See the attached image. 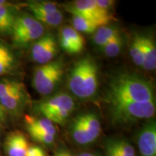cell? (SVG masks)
Returning <instances> with one entry per match:
<instances>
[{
    "instance_id": "6da1fadb",
    "label": "cell",
    "mask_w": 156,
    "mask_h": 156,
    "mask_svg": "<svg viewBox=\"0 0 156 156\" xmlns=\"http://www.w3.org/2000/svg\"><path fill=\"white\" fill-rule=\"evenodd\" d=\"M155 101L152 83L130 73L114 75L109 83L107 101L110 105L122 103H147Z\"/></svg>"
},
{
    "instance_id": "7a4b0ae2",
    "label": "cell",
    "mask_w": 156,
    "mask_h": 156,
    "mask_svg": "<svg viewBox=\"0 0 156 156\" xmlns=\"http://www.w3.org/2000/svg\"><path fill=\"white\" fill-rule=\"evenodd\" d=\"M67 85L71 93L79 98L94 96L98 87V68L95 60L90 56L77 60L68 75Z\"/></svg>"
},
{
    "instance_id": "3957f363",
    "label": "cell",
    "mask_w": 156,
    "mask_h": 156,
    "mask_svg": "<svg viewBox=\"0 0 156 156\" xmlns=\"http://www.w3.org/2000/svg\"><path fill=\"white\" fill-rule=\"evenodd\" d=\"M75 108V103L67 93H58L39 101L35 106L36 112L53 124L64 125Z\"/></svg>"
},
{
    "instance_id": "277c9868",
    "label": "cell",
    "mask_w": 156,
    "mask_h": 156,
    "mask_svg": "<svg viewBox=\"0 0 156 156\" xmlns=\"http://www.w3.org/2000/svg\"><path fill=\"white\" fill-rule=\"evenodd\" d=\"M64 73V63L62 58L41 64L35 69L33 86L41 95H51L59 85Z\"/></svg>"
},
{
    "instance_id": "5b68a950",
    "label": "cell",
    "mask_w": 156,
    "mask_h": 156,
    "mask_svg": "<svg viewBox=\"0 0 156 156\" xmlns=\"http://www.w3.org/2000/svg\"><path fill=\"white\" fill-rule=\"evenodd\" d=\"M155 114V101L110 105L111 119L116 124H129L144 119H151Z\"/></svg>"
},
{
    "instance_id": "8992f818",
    "label": "cell",
    "mask_w": 156,
    "mask_h": 156,
    "mask_svg": "<svg viewBox=\"0 0 156 156\" xmlns=\"http://www.w3.org/2000/svg\"><path fill=\"white\" fill-rule=\"evenodd\" d=\"M44 25L33 16L17 15L12 30V42L18 48H25L34 44L44 34Z\"/></svg>"
},
{
    "instance_id": "52a82bcc",
    "label": "cell",
    "mask_w": 156,
    "mask_h": 156,
    "mask_svg": "<svg viewBox=\"0 0 156 156\" xmlns=\"http://www.w3.org/2000/svg\"><path fill=\"white\" fill-rule=\"evenodd\" d=\"M66 9L72 15H77L94 21L99 26L108 25L113 17L97 5L95 0H77L68 5Z\"/></svg>"
},
{
    "instance_id": "ba28073f",
    "label": "cell",
    "mask_w": 156,
    "mask_h": 156,
    "mask_svg": "<svg viewBox=\"0 0 156 156\" xmlns=\"http://www.w3.org/2000/svg\"><path fill=\"white\" fill-rule=\"evenodd\" d=\"M57 52L55 38L52 34H46L32 44L30 55L35 62L41 65L53 61Z\"/></svg>"
},
{
    "instance_id": "9c48e42d",
    "label": "cell",
    "mask_w": 156,
    "mask_h": 156,
    "mask_svg": "<svg viewBox=\"0 0 156 156\" xmlns=\"http://www.w3.org/2000/svg\"><path fill=\"white\" fill-rule=\"evenodd\" d=\"M30 101V97L23 85L10 94L0 99V105L6 114L17 116L23 114Z\"/></svg>"
},
{
    "instance_id": "30bf717a",
    "label": "cell",
    "mask_w": 156,
    "mask_h": 156,
    "mask_svg": "<svg viewBox=\"0 0 156 156\" xmlns=\"http://www.w3.org/2000/svg\"><path fill=\"white\" fill-rule=\"evenodd\" d=\"M137 146L141 156H156V124L149 119L138 132Z\"/></svg>"
},
{
    "instance_id": "8fae6325",
    "label": "cell",
    "mask_w": 156,
    "mask_h": 156,
    "mask_svg": "<svg viewBox=\"0 0 156 156\" xmlns=\"http://www.w3.org/2000/svg\"><path fill=\"white\" fill-rule=\"evenodd\" d=\"M29 147L26 136L20 131L10 132L5 141V151L8 156H25Z\"/></svg>"
},
{
    "instance_id": "7c38bea8",
    "label": "cell",
    "mask_w": 156,
    "mask_h": 156,
    "mask_svg": "<svg viewBox=\"0 0 156 156\" xmlns=\"http://www.w3.org/2000/svg\"><path fill=\"white\" fill-rule=\"evenodd\" d=\"M17 58L12 49L0 41V77L11 73L17 66Z\"/></svg>"
},
{
    "instance_id": "4fadbf2b",
    "label": "cell",
    "mask_w": 156,
    "mask_h": 156,
    "mask_svg": "<svg viewBox=\"0 0 156 156\" xmlns=\"http://www.w3.org/2000/svg\"><path fill=\"white\" fill-rule=\"evenodd\" d=\"M143 62L142 67L148 71L156 68V45L153 36L143 35Z\"/></svg>"
},
{
    "instance_id": "5bb4252c",
    "label": "cell",
    "mask_w": 156,
    "mask_h": 156,
    "mask_svg": "<svg viewBox=\"0 0 156 156\" xmlns=\"http://www.w3.org/2000/svg\"><path fill=\"white\" fill-rule=\"evenodd\" d=\"M17 16L12 4L0 7V35H11Z\"/></svg>"
},
{
    "instance_id": "9a60e30c",
    "label": "cell",
    "mask_w": 156,
    "mask_h": 156,
    "mask_svg": "<svg viewBox=\"0 0 156 156\" xmlns=\"http://www.w3.org/2000/svg\"><path fill=\"white\" fill-rule=\"evenodd\" d=\"M25 124L27 130H34L37 132H45L56 136V128L49 120L43 118H36L33 116L26 115L25 116Z\"/></svg>"
},
{
    "instance_id": "2e32d148",
    "label": "cell",
    "mask_w": 156,
    "mask_h": 156,
    "mask_svg": "<svg viewBox=\"0 0 156 156\" xmlns=\"http://www.w3.org/2000/svg\"><path fill=\"white\" fill-rule=\"evenodd\" d=\"M119 34H120V32L116 27L110 26L108 25L101 26L93 34V43L96 46L102 48Z\"/></svg>"
},
{
    "instance_id": "e0dca14e",
    "label": "cell",
    "mask_w": 156,
    "mask_h": 156,
    "mask_svg": "<svg viewBox=\"0 0 156 156\" xmlns=\"http://www.w3.org/2000/svg\"><path fill=\"white\" fill-rule=\"evenodd\" d=\"M70 132L74 141L79 145H85L90 144L85 125H84L83 115L77 116L73 120L70 127Z\"/></svg>"
},
{
    "instance_id": "ac0fdd59",
    "label": "cell",
    "mask_w": 156,
    "mask_h": 156,
    "mask_svg": "<svg viewBox=\"0 0 156 156\" xmlns=\"http://www.w3.org/2000/svg\"><path fill=\"white\" fill-rule=\"evenodd\" d=\"M84 125L86 130L90 143L95 141L98 137L101 131V122L98 117L93 113L83 114Z\"/></svg>"
},
{
    "instance_id": "d6986e66",
    "label": "cell",
    "mask_w": 156,
    "mask_h": 156,
    "mask_svg": "<svg viewBox=\"0 0 156 156\" xmlns=\"http://www.w3.org/2000/svg\"><path fill=\"white\" fill-rule=\"evenodd\" d=\"M143 35L135 34L129 47V55L137 67H142L143 62Z\"/></svg>"
},
{
    "instance_id": "ffe728a7",
    "label": "cell",
    "mask_w": 156,
    "mask_h": 156,
    "mask_svg": "<svg viewBox=\"0 0 156 156\" xmlns=\"http://www.w3.org/2000/svg\"><path fill=\"white\" fill-rule=\"evenodd\" d=\"M73 28L77 30L78 33H84V34H94L98 28H100L97 23L85 17L80 15H73Z\"/></svg>"
},
{
    "instance_id": "44dd1931",
    "label": "cell",
    "mask_w": 156,
    "mask_h": 156,
    "mask_svg": "<svg viewBox=\"0 0 156 156\" xmlns=\"http://www.w3.org/2000/svg\"><path fill=\"white\" fill-rule=\"evenodd\" d=\"M33 17L41 23L49 26H57L63 21V15L62 12L58 10L54 12H33Z\"/></svg>"
},
{
    "instance_id": "7402d4cb",
    "label": "cell",
    "mask_w": 156,
    "mask_h": 156,
    "mask_svg": "<svg viewBox=\"0 0 156 156\" xmlns=\"http://www.w3.org/2000/svg\"><path fill=\"white\" fill-rule=\"evenodd\" d=\"M119 156H136L133 146L125 139L112 138L107 140Z\"/></svg>"
},
{
    "instance_id": "603a6c76",
    "label": "cell",
    "mask_w": 156,
    "mask_h": 156,
    "mask_svg": "<svg viewBox=\"0 0 156 156\" xmlns=\"http://www.w3.org/2000/svg\"><path fill=\"white\" fill-rule=\"evenodd\" d=\"M123 44H124V40L122 36H121V34H119L101 48L105 55L108 57L113 58L116 57L120 54Z\"/></svg>"
},
{
    "instance_id": "cb8c5ba5",
    "label": "cell",
    "mask_w": 156,
    "mask_h": 156,
    "mask_svg": "<svg viewBox=\"0 0 156 156\" xmlns=\"http://www.w3.org/2000/svg\"><path fill=\"white\" fill-rule=\"evenodd\" d=\"M62 30L66 34L73 44L75 53H80L85 46V40L81 34L72 27H65Z\"/></svg>"
},
{
    "instance_id": "d4e9b609",
    "label": "cell",
    "mask_w": 156,
    "mask_h": 156,
    "mask_svg": "<svg viewBox=\"0 0 156 156\" xmlns=\"http://www.w3.org/2000/svg\"><path fill=\"white\" fill-rule=\"evenodd\" d=\"M27 5L31 12H54L59 10L55 2L49 1H30L27 3Z\"/></svg>"
},
{
    "instance_id": "484cf974",
    "label": "cell",
    "mask_w": 156,
    "mask_h": 156,
    "mask_svg": "<svg viewBox=\"0 0 156 156\" xmlns=\"http://www.w3.org/2000/svg\"><path fill=\"white\" fill-rule=\"evenodd\" d=\"M23 85V83L15 80L7 79V78L0 79V99L10 94Z\"/></svg>"
},
{
    "instance_id": "4316f807",
    "label": "cell",
    "mask_w": 156,
    "mask_h": 156,
    "mask_svg": "<svg viewBox=\"0 0 156 156\" xmlns=\"http://www.w3.org/2000/svg\"><path fill=\"white\" fill-rule=\"evenodd\" d=\"M28 134H30L31 137L34 139L36 142L39 143L43 144L45 145H50L54 143V140H55V136L51 135L49 134L45 133V132H37L34 130H27Z\"/></svg>"
},
{
    "instance_id": "83f0119b",
    "label": "cell",
    "mask_w": 156,
    "mask_h": 156,
    "mask_svg": "<svg viewBox=\"0 0 156 156\" xmlns=\"http://www.w3.org/2000/svg\"><path fill=\"white\" fill-rule=\"evenodd\" d=\"M97 5L103 11L110 12L115 5V1L112 0H95Z\"/></svg>"
},
{
    "instance_id": "f1b7e54d",
    "label": "cell",
    "mask_w": 156,
    "mask_h": 156,
    "mask_svg": "<svg viewBox=\"0 0 156 156\" xmlns=\"http://www.w3.org/2000/svg\"><path fill=\"white\" fill-rule=\"evenodd\" d=\"M25 156H46L44 150L39 146H30Z\"/></svg>"
},
{
    "instance_id": "f546056e",
    "label": "cell",
    "mask_w": 156,
    "mask_h": 156,
    "mask_svg": "<svg viewBox=\"0 0 156 156\" xmlns=\"http://www.w3.org/2000/svg\"><path fill=\"white\" fill-rule=\"evenodd\" d=\"M104 150L106 156H119L117 154L116 151L108 142L106 141L104 144Z\"/></svg>"
},
{
    "instance_id": "4dcf8cb0",
    "label": "cell",
    "mask_w": 156,
    "mask_h": 156,
    "mask_svg": "<svg viewBox=\"0 0 156 156\" xmlns=\"http://www.w3.org/2000/svg\"><path fill=\"white\" fill-rule=\"evenodd\" d=\"M7 114L5 112L4 109H0V124H2L3 122H5L7 119Z\"/></svg>"
},
{
    "instance_id": "1f68e13d",
    "label": "cell",
    "mask_w": 156,
    "mask_h": 156,
    "mask_svg": "<svg viewBox=\"0 0 156 156\" xmlns=\"http://www.w3.org/2000/svg\"><path fill=\"white\" fill-rule=\"evenodd\" d=\"M11 5V3H9V2L5 1V0H0V7H5V6Z\"/></svg>"
},
{
    "instance_id": "d6a6232c",
    "label": "cell",
    "mask_w": 156,
    "mask_h": 156,
    "mask_svg": "<svg viewBox=\"0 0 156 156\" xmlns=\"http://www.w3.org/2000/svg\"><path fill=\"white\" fill-rule=\"evenodd\" d=\"M77 156H98V155L91 153H83L80 154V155H78Z\"/></svg>"
},
{
    "instance_id": "836d02e7",
    "label": "cell",
    "mask_w": 156,
    "mask_h": 156,
    "mask_svg": "<svg viewBox=\"0 0 156 156\" xmlns=\"http://www.w3.org/2000/svg\"><path fill=\"white\" fill-rule=\"evenodd\" d=\"M64 152L65 151H60L58 153H56L54 156H64Z\"/></svg>"
},
{
    "instance_id": "e575fe53",
    "label": "cell",
    "mask_w": 156,
    "mask_h": 156,
    "mask_svg": "<svg viewBox=\"0 0 156 156\" xmlns=\"http://www.w3.org/2000/svg\"><path fill=\"white\" fill-rule=\"evenodd\" d=\"M64 156H73V155H72L69 152L65 151V152H64Z\"/></svg>"
},
{
    "instance_id": "d590c367",
    "label": "cell",
    "mask_w": 156,
    "mask_h": 156,
    "mask_svg": "<svg viewBox=\"0 0 156 156\" xmlns=\"http://www.w3.org/2000/svg\"><path fill=\"white\" fill-rule=\"evenodd\" d=\"M1 128H2V124H0V133H1Z\"/></svg>"
},
{
    "instance_id": "8d00e7d4",
    "label": "cell",
    "mask_w": 156,
    "mask_h": 156,
    "mask_svg": "<svg viewBox=\"0 0 156 156\" xmlns=\"http://www.w3.org/2000/svg\"><path fill=\"white\" fill-rule=\"evenodd\" d=\"M0 109H3V108H2V107L1 105H0Z\"/></svg>"
}]
</instances>
